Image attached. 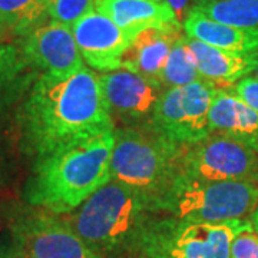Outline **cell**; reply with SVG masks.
Wrapping results in <instances>:
<instances>
[{
  "label": "cell",
  "instance_id": "ac0fdd59",
  "mask_svg": "<svg viewBox=\"0 0 258 258\" xmlns=\"http://www.w3.org/2000/svg\"><path fill=\"white\" fill-rule=\"evenodd\" d=\"M47 16L45 0H0V33L25 37Z\"/></svg>",
  "mask_w": 258,
  "mask_h": 258
},
{
  "label": "cell",
  "instance_id": "52a82bcc",
  "mask_svg": "<svg viewBox=\"0 0 258 258\" xmlns=\"http://www.w3.org/2000/svg\"><path fill=\"white\" fill-rule=\"evenodd\" d=\"M217 91V86L203 79L165 89L149 123L178 147L194 145L210 135L208 113Z\"/></svg>",
  "mask_w": 258,
  "mask_h": 258
},
{
  "label": "cell",
  "instance_id": "83f0119b",
  "mask_svg": "<svg viewBox=\"0 0 258 258\" xmlns=\"http://www.w3.org/2000/svg\"><path fill=\"white\" fill-rule=\"evenodd\" d=\"M0 258H8V255H6V254H3V252H0Z\"/></svg>",
  "mask_w": 258,
  "mask_h": 258
},
{
  "label": "cell",
  "instance_id": "2e32d148",
  "mask_svg": "<svg viewBox=\"0 0 258 258\" xmlns=\"http://www.w3.org/2000/svg\"><path fill=\"white\" fill-rule=\"evenodd\" d=\"M95 8L111 19L129 39L149 28L181 26L175 12L165 0H95Z\"/></svg>",
  "mask_w": 258,
  "mask_h": 258
},
{
  "label": "cell",
  "instance_id": "8fae6325",
  "mask_svg": "<svg viewBox=\"0 0 258 258\" xmlns=\"http://www.w3.org/2000/svg\"><path fill=\"white\" fill-rule=\"evenodd\" d=\"M23 55L30 63L52 76H69L85 66L71 26L45 22L23 37Z\"/></svg>",
  "mask_w": 258,
  "mask_h": 258
},
{
  "label": "cell",
  "instance_id": "e0dca14e",
  "mask_svg": "<svg viewBox=\"0 0 258 258\" xmlns=\"http://www.w3.org/2000/svg\"><path fill=\"white\" fill-rule=\"evenodd\" d=\"M184 30L186 33L185 36L222 50L238 53L258 52V30L224 25L195 10H189L184 19Z\"/></svg>",
  "mask_w": 258,
  "mask_h": 258
},
{
  "label": "cell",
  "instance_id": "30bf717a",
  "mask_svg": "<svg viewBox=\"0 0 258 258\" xmlns=\"http://www.w3.org/2000/svg\"><path fill=\"white\" fill-rule=\"evenodd\" d=\"M99 82L111 115L131 123L151 122L158 99L165 91L161 83L125 68L99 75Z\"/></svg>",
  "mask_w": 258,
  "mask_h": 258
},
{
  "label": "cell",
  "instance_id": "9c48e42d",
  "mask_svg": "<svg viewBox=\"0 0 258 258\" xmlns=\"http://www.w3.org/2000/svg\"><path fill=\"white\" fill-rule=\"evenodd\" d=\"M13 231L26 258H103L81 240L69 222L52 212L28 215Z\"/></svg>",
  "mask_w": 258,
  "mask_h": 258
},
{
  "label": "cell",
  "instance_id": "4fadbf2b",
  "mask_svg": "<svg viewBox=\"0 0 258 258\" xmlns=\"http://www.w3.org/2000/svg\"><path fill=\"white\" fill-rule=\"evenodd\" d=\"M181 35V26L149 28L139 32L131 39L122 55L120 66L152 82L161 83L168 55Z\"/></svg>",
  "mask_w": 258,
  "mask_h": 258
},
{
  "label": "cell",
  "instance_id": "6da1fadb",
  "mask_svg": "<svg viewBox=\"0 0 258 258\" xmlns=\"http://www.w3.org/2000/svg\"><path fill=\"white\" fill-rule=\"evenodd\" d=\"M23 119L39 158L115 131L99 75L86 66L69 76L42 75L29 93Z\"/></svg>",
  "mask_w": 258,
  "mask_h": 258
},
{
  "label": "cell",
  "instance_id": "3957f363",
  "mask_svg": "<svg viewBox=\"0 0 258 258\" xmlns=\"http://www.w3.org/2000/svg\"><path fill=\"white\" fill-rule=\"evenodd\" d=\"M154 215L157 214L137 191L112 178L66 221L103 258H125Z\"/></svg>",
  "mask_w": 258,
  "mask_h": 258
},
{
  "label": "cell",
  "instance_id": "5bb4252c",
  "mask_svg": "<svg viewBox=\"0 0 258 258\" xmlns=\"http://www.w3.org/2000/svg\"><path fill=\"white\" fill-rule=\"evenodd\" d=\"M186 43L194 56L200 78L218 89H230L234 83L249 76L257 64L258 52L238 53L222 50L188 36Z\"/></svg>",
  "mask_w": 258,
  "mask_h": 258
},
{
  "label": "cell",
  "instance_id": "5b68a950",
  "mask_svg": "<svg viewBox=\"0 0 258 258\" xmlns=\"http://www.w3.org/2000/svg\"><path fill=\"white\" fill-rule=\"evenodd\" d=\"M248 224V220L189 222L157 214L125 258H230L234 237Z\"/></svg>",
  "mask_w": 258,
  "mask_h": 258
},
{
  "label": "cell",
  "instance_id": "277c9868",
  "mask_svg": "<svg viewBox=\"0 0 258 258\" xmlns=\"http://www.w3.org/2000/svg\"><path fill=\"white\" fill-rule=\"evenodd\" d=\"M182 148L162 137L151 123L149 128L115 129L112 178L137 191L157 214V205L181 174Z\"/></svg>",
  "mask_w": 258,
  "mask_h": 258
},
{
  "label": "cell",
  "instance_id": "f1b7e54d",
  "mask_svg": "<svg viewBox=\"0 0 258 258\" xmlns=\"http://www.w3.org/2000/svg\"><path fill=\"white\" fill-rule=\"evenodd\" d=\"M155 2H164V0H155Z\"/></svg>",
  "mask_w": 258,
  "mask_h": 258
},
{
  "label": "cell",
  "instance_id": "484cf974",
  "mask_svg": "<svg viewBox=\"0 0 258 258\" xmlns=\"http://www.w3.org/2000/svg\"><path fill=\"white\" fill-rule=\"evenodd\" d=\"M249 224H251V227H252V230L255 231L258 234V204L257 207L254 208V211H252V214L249 215Z\"/></svg>",
  "mask_w": 258,
  "mask_h": 258
},
{
  "label": "cell",
  "instance_id": "ba28073f",
  "mask_svg": "<svg viewBox=\"0 0 258 258\" xmlns=\"http://www.w3.org/2000/svg\"><path fill=\"white\" fill-rule=\"evenodd\" d=\"M179 166L181 174L192 179L258 184V152L217 134L182 148Z\"/></svg>",
  "mask_w": 258,
  "mask_h": 258
},
{
  "label": "cell",
  "instance_id": "d6986e66",
  "mask_svg": "<svg viewBox=\"0 0 258 258\" xmlns=\"http://www.w3.org/2000/svg\"><path fill=\"white\" fill-rule=\"evenodd\" d=\"M189 10L224 25L258 30V0H195Z\"/></svg>",
  "mask_w": 258,
  "mask_h": 258
},
{
  "label": "cell",
  "instance_id": "cb8c5ba5",
  "mask_svg": "<svg viewBox=\"0 0 258 258\" xmlns=\"http://www.w3.org/2000/svg\"><path fill=\"white\" fill-rule=\"evenodd\" d=\"M18 64V50L13 46L0 45V76L10 74Z\"/></svg>",
  "mask_w": 258,
  "mask_h": 258
},
{
  "label": "cell",
  "instance_id": "7402d4cb",
  "mask_svg": "<svg viewBox=\"0 0 258 258\" xmlns=\"http://www.w3.org/2000/svg\"><path fill=\"white\" fill-rule=\"evenodd\" d=\"M230 258H258V234L252 230L251 224L234 237Z\"/></svg>",
  "mask_w": 258,
  "mask_h": 258
},
{
  "label": "cell",
  "instance_id": "603a6c76",
  "mask_svg": "<svg viewBox=\"0 0 258 258\" xmlns=\"http://www.w3.org/2000/svg\"><path fill=\"white\" fill-rule=\"evenodd\" d=\"M230 91L235 96H238L241 101H244L247 105H249L254 111L258 112V81L247 76L242 78L241 81L234 83L230 88Z\"/></svg>",
  "mask_w": 258,
  "mask_h": 258
},
{
  "label": "cell",
  "instance_id": "44dd1931",
  "mask_svg": "<svg viewBox=\"0 0 258 258\" xmlns=\"http://www.w3.org/2000/svg\"><path fill=\"white\" fill-rule=\"evenodd\" d=\"M45 5L52 20L68 26L95 10V0H45Z\"/></svg>",
  "mask_w": 258,
  "mask_h": 258
},
{
  "label": "cell",
  "instance_id": "d4e9b609",
  "mask_svg": "<svg viewBox=\"0 0 258 258\" xmlns=\"http://www.w3.org/2000/svg\"><path fill=\"white\" fill-rule=\"evenodd\" d=\"M165 2L174 9L176 18H178L179 22L186 18V15L189 12V9H188V0H165Z\"/></svg>",
  "mask_w": 258,
  "mask_h": 258
},
{
  "label": "cell",
  "instance_id": "4316f807",
  "mask_svg": "<svg viewBox=\"0 0 258 258\" xmlns=\"http://www.w3.org/2000/svg\"><path fill=\"white\" fill-rule=\"evenodd\" d=\"M251 78H254V79H257L258 81V60H257V64H255V68H254V71L251 72V75H249Z\"/></svg>",
  "mask_w": 258,
  "mask_h": 258
},
{
  "label": "cell",
  "instance_id": "ffe728a7",
  "mask_svg": "<svg viewBox=\"0 0 258 258\" xmlns=\"http://www.w3.org/2000/svg\"><path fill=\"white\" fill-rule=\"evenodd\" d=\"M201 81L197 71L194 56L186 43V36L181 35L172 45L166 63L161 76V85L164 89L181 88L185 85Z\"/></svg>",
  "mask_w": 258,
  "mask_h": 258
},
{
  "label": "cell",
  "instance_id": "8992f818",
  "mask_svg": "<svg viewBox=\"0 0 258 258\" xmlns=\"http://www.w3.org/2000/svg\"><path fill=\"white\" fill-rule=\"evenodd\" d=\"M258 204V184L245 181H200L176 176L157 205V214L189 222L247 220Z\"/></svg>",
  "mask_w": 258,
  "mask_h": 258
},
{
  "label": "cell",
  "instance_id": "9a60e30c",
  "mask_svg": "<svg viewBox=\"0 0 258 258\" xmlns=\"http://www.w3.org/2000/svg\"><path fill=\"white\" fill-rule=\"evenodd\" d=\"M210 134L234 139L258 152V112L230 89H218L208 113Z\"/></svg>",
  "mask_w": 258,
  "mask_h": 258
},
{
  "label": "cell",
  "instance_id": "7a4b0ae2",
  "mask_svg": "<svg viewBox=\"0 0 258 258\" xmlns=\"http://www.w3.org/2000/svg\"><path fill=\"white\" fill-rule=\"evenodd\" d=\"M113 132L79 141L39 158L29 203L63 215L109 182Z\"/></svg>",
  "mask_w": 258,
  "mask_h": 258
},
{
  "label": "cell",
  "instance_id": "7c38bea8",
  "mask_svg": "<svg viewBox=\"0 0 258 258\" xmlns=\"http://www.w3.org/2000/svg\"><path fill=\"white\" fill-rule=\"evenodd\" d=\"M83 62L95 71L112 72L120 69L122 55L131 39L111 19L92 10L71 26Z\"/></svg>",
  "mask_w": 258,
  "mask_h": 258
}]
</instances>
